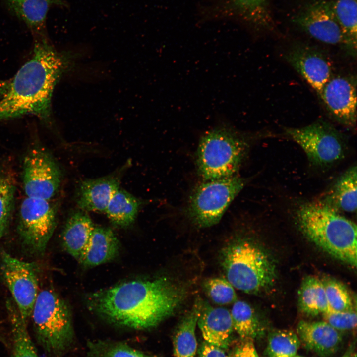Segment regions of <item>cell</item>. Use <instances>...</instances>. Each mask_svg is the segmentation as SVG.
Listing matches in <instances>:
<instances>
[{
	"mask_svg": "<svg viewBox=\"0 0 357 357\" xmlns=\"http://www.w3.org/2000/svg\"><path fill=\"white\" fill-rule=\"evenodd\" d=\"M186 296L182 287L166 277L120 283L89 295L87 305L114 324L144 330L173 314Z\"/></svg>",
	"mask_w": 357,
	"mask_h": 357,
	"instance_id": "obj_1",
	"label": "cell"
},
{
	"mask_svg": "<svg viewBox=\"0 0 357 357\" xmlns=\"http://www.w3.org/2000/svg\"><path fill=\"white\" fill-rule=\"evenodd\" d=\"M31 59L10 80L0 100V121L34 115L48 121L55 87L68 67V58L58 53L45 35L36 36Z\"/></svg>",
	"mask_w": 357,
	"mask_h": 357,
	"instance_id": "obj_2",
	"label": "cell"
},
{
	"mask_svg": "<svg viewBox=\"0 0 357 357\" xmlns=\"http://www.w3.org/2000/svg\"><path fill=\"white\" fill-rule=\"evenodd\" d=\"M295 219L302 233L332 256L357 265V226L320 200L303 202Z\"/></svg>",
	"mask_w": 357,
	"mask_h": 357,
	"instance_id": "obj_3",
	"label": "cell"
},
{
	"mask_svg": "<svg viewBox=\"0 0 357 357\" xmlns=\"http://www.w3.org/2000/svg\"><path fill=\"white\" fill-rule=\"evenodd\" d=\"M246 135L227 124L203 134L195 155L197 171L202 180L237 175L249 151Z\"/></svg>",
	"mask_w": 357,
	"mask_h": 357,
	"instance_id": "obj_4",
	"label": "cell"
},
{
	"mask_svg": "<svg viewBox=\"0 0 357 357\" xmlns=\"http://www.w3.org/2000/svg\"><path fill=\"white\" fill-rule=\"evenodd\" d=\"M221 262L228 282L245 293L266 289L276 277L275 266L268 256L247 240H238L226 247Z\"/></svg>",
	"mask_w": 357,
	"mask_h": 357,
	"instance_id": "obj_5",
	"label": "cell"
},
{
	"mask_svg": "<svg viewBox=\"0 0 357 357\" xmlns=\"http://www.w3.org/2000/svg\"><path fill=\"white\" fill-rule=\"evenodd\" d=\"M31 317L37 340L47 352L60 353L72 343L74 333L69 309L52 289L38 293Z\"/></svg>",
	"mask_w": 357,
	"mask_h": 357,
	"instance_id": "obj_6",
	"label": "cell"
},
{
	"mask_svg": "<svg viewBox=\"0 0 357 357\" xmlns=\"http://www.w3.org/2000/svg\"><path fill=\"white\" fill-rule=\"evenodd\" d=\"M248 182L238 175L202 180L191 191L184 211L193 223L207 227L217 223Z\"/></svg>",
	"mask_w": 357,
	"mask_h": 357,
	"instance_id": "obj_7",
	"label": "cell"
},
{
	"mask_svg": "<svg viewBox=\"0 0 357 357\" xmlns=\"http://www.w3.org/2000/svg\"><path fill=\"white\" fill-rule=\"evenodd\" d=\"M285 132L302 148L314 166L330 167L345 156V139L334 126L324 120H319L304 127L287 128Z\"/></svg>",
	"mask_w": 357,
	"mask_h": 357,
	"instance_id": "obj_8",
	"label": "cell"
},
{
	"mask_svg": "<svg viewBox=\"0 0 357 357\" xmlns=\"http://www.w3.org/2000/svg\"><path fill=\"white\" fill-rule=\"evenodd\" d=\"M56 212L49 200L27 197L21 203L18 231L25 248L43 255L56 227Z\"/></svg>",
	"mask_w": 357,
	"mask_h": 357,
	"instance_id": "obj_9",
	"label": "cell"
},
{
	"mask_svg": "<svg viewBox=\"0 0 357 357\" xmlns=\"http://www.w3.org/2000/svg\"><path fill=\"white\" fill-rule=\"evenodd\" d=\"M3 278L22 319L27 323L38 294V272L36 263L22 261L4 250L0 253Z\"/></svg>",
	"mask_w": 357,
	"mask_h": 357,
	"instance_id": "obj_10",
	"label": "cell"
},
{
	"mask_svg": "<svg viewBox=\"0 0 357 357\" xmlns=\"http://www.w3.org/2000/svg\"><path fill=\"white\" fill-rule=\"evenodd\" d=\"M60 171L52 156L43 148L35 147L26 155L23 183L28 197L49 200L58 191Z\"/></svg>",
	"mask_w": 357,
	"mask_h": 357,
	"instance_id": "obj_11",
	"label": "cell"
},
{
	"mask_svg": "<svg viewBox=\"0 0 357 357\" xmlns=\"http://www.w3.org/2000/svg\"><path fill=\"white\" fill-rule=\"evenodd\" d=\"M292 21L316 40L345 48L344 36L334 13L332 1L310 2L294 16Z\"/></svg>",
	"mask_w": 357,
	"mask_h": 357,
	"instance_id": "obj_12",
	"label": "cell"
},
{
	"mask_svg": "<svg viewBox=\"0 0 357 357\" xmlns=\"http://www.w3.org/2000/svg\"><path fill=\"white\" fill-rule=\"evenodd\" d=\"M286 60L316 92L323 88L333 75V64L321 50L312 45L297 43L285 54Z\"/></svg>",
	"mask_w": 357,
	"mask_h": 357,
	"instance_id": "obj_13",
	"label": "cell"
},
{
	"mask_svg": "<svg viewBox=\"0 0 357 357\" xmlns=\"http://www.w3.org/2000/svg\"><path fill=\"white\" fill-rule=\"evenodd\" d=\"M318 96L331 117L346 127L357 120V79L350 75H333Z\"/></svg>",
	"mask_w": 357,
	"mask_h": 357,
	"instance_id": "obj_14",
	"label": "cell"
},
{
	"mask_svg": "<svg viewBox=\"0 0 357 357\" xmlns=\"http://www.w3.org/2000/svg\"><path fill=\"white\" fill-rule=\"evenodd\" d=\"M119 173L82 181L77 194V204L80 210L104 212L114 193L119 188Z\"/></svg>",
	"mask_w": 357,
	"mask_h": 357,
	"instance_id": "obj_15",
	"label": "cell"
},
{
	"mask_svg": "<svg viewBox=\"0 0 357 357\" xmlns=\"http://www.w3.org/2000/svg\"><path fill=\"white\" fill-rule=\"evenodd\" d=\"M297 333L305 348L323 357L337 352L342 342L340 331L325 321L301 320L297 325Z\"/></svg>",
	"mask_w": 357,
	"mask_h": 357,
	"instance_id": "obj_16",
	"label": "cell"
},
{
	"mask_svg": "<svg viewBox=\"0 0 357 357\" xmlns=\"http://www.w3.org/2000/svg\"><path fill=\"white\" fill-rule=\"evenodd\" d=\"M197 325L205 342L224 350L228 348L234 329L228 309L202 302Z\"/></svg>",
	"mask_w": 357,
	"mask_h": 357,
	"instance_id": "obj_17",
	"label": "cell"
},
{
	"mask_svg": "<svg viewBox=\"0 0 357 357\" xmlns=\"http://www.w3.org/2000/svg\"><path fill=\"white\" fill-rule=\"evenodd\" d=\"M119 247V241L111 229L95 226L79 261L88 267L101 265L114 258Z\"/></svg>",
	"mask_w": 357,
	"mask_h": 357,
	"instance_id": "obj_18",
	"label": "cell"
},
{
	"mask_svg": "<svg viewBox=\"0 0 357 357\" xmlns=\"http://www.w3.org/2000/svg\"><path fill=\"white\" fill-rule=\"evenodd\" d=\"M319 200L340 213L356 212V166L351 167L342 174Z\"/></svg>",
	"mask_w": 357,
	"mask_h": 357,
	"instance_id": "obj_19",
	"label": "cell"
},
{
	"mask_svg": "<svg viewBox=\"0 0 357 357\" xmlns=\"http://www.w3.org/2000/svg\"><path fill=\"white\" fill-rule=\"evenodd\" d=\"M5 2L10 11L36 36L45 35L50 8L54 5H66L60 0H5Z\"/></svg>",
	"mask_w": 357,
	"mask_h": 357,
	"instance_id": "obj_20",
	"label": "cell"
},
{
	"mask_svg": "<svg viewBox=\"0 0 357 357\" xmlns=\"http://www.w3.org/2000/svg\"><path fill=\"white\" fill-rule=\"evenodd\" d=\"M95 226L86 212L73 213L67 219L62 233L65 250L79 260L88 244Z\"/></svg>",
	"mask_w": 357,
	"mask_h": 357,
	"instance_id": "obj_21",
	"label": "cell"
},
{
	"mask_svg": "<svg viewBox=\"0 0 357 357\" xmlns=\"http://www.w3.org/2000/svg\"><path fill=\"white\" fill-rule=\"evenodd\" d=\"M202 304L197 299L179 323L173 340L174 357H195L198 346L195 331Z\"/></svg>",
	"mask_w": 357,
	"mask_h": 357,
	"instance_id": "obj_22",
	"label": "cell"
},
{
	"mask_svg": "<svg viewBox=\"0 0 357 357\" xmlns=\"http://www.w3.org/2000/svg\"><path fill=\"white\" fill-rule=\"evenodd\" d=\"M298 305L302 312L310 316L329 311L323 282L314 276L305 278L298 292Z\"/></svg>",
	"mask_w": 357,
	"mask_h": 357,
	"instance_id": "obj_23",
	"label": "cell"
},
{
	"mask_svg": "<svg viewBox=\"0 0 357 357\" xmlns=\"http://www.w3.org/2000/svg\"><path fill=\"white\" fill-rule=\"evenodd\" d=\"M140 204L136 197L119 188L112 197L105 213L114 225L126 227L134 223Z\"/></svg>",
	"mask_w": 357,
	"mask_h": 357,
	"instance_id": "obj_24",
	"label": "cell"
},
{
	"mask_svg": "<svg viewBox=\"0 0 357 357\" xmlns=\"http://www.w3.org/2000/svg\"><path fill=\"white\" fill-rule=\"evenodd\" d=\"M6 308L11 325L13 341V357H39L22 319L13 299H8Z\"/></svg>",
	"mask_w": 357,
	"mask_h": 357,
	"instance_id": "obj_25",
	"label": "cell"
},
{
	"mask_svg": "<svg viewBox=\"0 0 357 357\" xmlns=\"http://www.w3.org/2000/svg\"><path fill=\"white\" fill-rule=\"evenodd\" d=\"M233 329L244 340L261 337L264 329L253 308L247 302L236 300L230 312Z\"/></svg>",
	"mask_w": 357,
	"mask_h": 357,
	"instance_id": "obj_26",
	"label": "cell"
},
{
	"mask_svg": "<svg viewBox=\"0 0 357 357\" xmlns=\"http://www.w3.org/2000/svg\"><path fill=\"white\" fill-rule=\"evenodd\" d=\"M334 13L345 40V49L356 56L357 39V0L332 1Z\"/></svg>",
	"mask_w": 357,
	"mask_h": 357,
	"instance_id": "obj_27",
	"label": "cell"
},
{
	"mask_svg": "<svg viewBox=\"0 0 357 357\" xmlns=\"http://www.w3.org/2000/svg\"><path fill=\"white\" fill-rule=\"evenodd\" d=\"M234 8L247 22L260 29L274 25L268 0H232Z\"/></svg>",
	"mask_w": 357,
	"mask_h": 357,
	"instance_id": "obj_28",
	"label": "cell"
},
{
	"mask_svg": "<svg viewBox=\"0 0 357 357\" xmlns=\"http://www.w3.org/2000/svg\"><path fill=\"white\" fill-rule=\"evenodd\" d=\"M301 345L298 335L286 329H276L268 335L264 354L266 357H292L296 355Z\"/></svg>",
	"mask_w": 357,
	"mask_h": 357,
	"instance_id": "obj_29",
	"label": "cell"
},
{
	"mask_svg": "<svg viewBox=\"0 0 357 357\" xmlns=\"http://www.w3.org/2000/svg\"><path fill=\"white\" fill-rule=\"evenodd\" d=\"M91 357H150L126 344L115 341L95 340L87 342Z\"/></svg>",
	"mask_w": 357,
	"mask_h": 357,
	"instance_id": "obj_30",
	"label": "cell"
},
{
	"mask_svg": "<svg viewBox=\"0 0 357 357\" xmlns=\"http://www.w3.org/2000/svg\"><path fill=\"white\" fill-rule=\"evenodd\" d=\"M322 282L330 310L345 311L353 310L351 298L344 285L334 279H327Z\"/></svg>",
	"mask_w": 357,
	"mask_h": 357,
	"instance_id": "obj_31",
	"label": "cell"
},
{
	"mask_svg": "<svg viewBox=\"0 0 357 357\" xmlns=\"http://www.w3.org/2000/svg\"><path fill=\"white\" fill-rule=\"evenodd\" d=\"M204 287L210 298L217 304H228L237 300L234 288L227 279L221 278L209 279L205 281Z\"/></svg>",
	"mask_w": 357,
	"mask_h": 357,
	"instance_id": "obj_32",
	"label": "cell"
},
{
	"mask_svg": "<svg viewBox=\"0 0 357 357\" xmlns=\"http://www.w3.org/2000/svg\"><path fill=\"white\" fill-rule=\"evenodd\" d=\"M14 186L9 179L0 181V240L10 219L14 202Z\"/></svg>",
	"mask_w": 357,
	"mask_h": 357,
	"instance_id": "obj_33",
	"label": "cell"
},
{
	"mask_svg": "<svg viewBox=\"0 0 357 357\" xmlns=\"http://www.w3.org/2000/svg\"><path fill=\"white\" fill-rule=\"evenodd\" d=\"M324 321L338 331L350 330L357 326V314L353 310L334 311L329 310L322 314Z\"/></svg>",
	"mask_w": 357,
	"mask_h": 357,
	"instance_id": "obj_34",
	"label": "cell"
},
{
	"mask_svg": "<svg viewBox=\"0 0 357 357\" xmlns=\"http://www.w3.org/2000/svg\"><path fill=\"white\" fill-rule=\"evenodd\" d=\"M198 357H229L226 354L224 349L204 341L199 348Z\"/></svg>",
	"mask_w": 357,
	"mask_h": 357,
	"instance_id": "obj_35",
	"label": "cell"
},
{
	"mask_svg": "<svg viewBox=\"0 0 357 357\" xmlns=\"http://www.w3.org/2000/svg\"><path fill=\"white\" fill-rule=\"evenodd\" d=\"M236 350L234 354L236 357H259L252 340H244Z\"/></svg>",
	"mask_w": 357,
	"mask_h": 357,
	"instance_id": "obj_36",
	"label": "cell"
},
{
	"mask_svg": "<svg viewBox=\"0 0 357 357\" xmlns=\"http://www.w3.org/2000/svg\"><path fill=\"white\" fill-rule=\"evenodd\" d=\"M10 80H0V98L2 97L8 90L10 84Z\"/></svg>",
	"mask_w": 357,
	"mask_h": 357,
	"instance_id": "obj_37",
	"label": "cell"
},
{
	"mask_svg": "<svg viewBox=\"0 0 357 357\" xmlns=\"http://www.w3.org/2000/svg\"><path fill=\"white\" fill-rule=\"evenodd\" d=\"M340 357H356L354 347H350L347 351Z\"/></svg>",
	"mask_w": 357,
	"mask_h": 357,
	"instance_id": "obj_38",
	"label": "cell"
},
{
	"mask_svg": "<svg viewBox=\"0 0 357 357\" xmlns=\"http://www.w3.org/2000/svg\"><path fill=\"white\" fill-rule=\"evenodd\" d=\"M292 357H306L300 356V355H298L296 354V355H295Z\"/></svg>",
	"mask_w": 357,
	"mask_h": 357,
	"instance_id": "obj_39",
	"label": "cell"
},
{
	"mask_svg": "<svg viewBox=\"0 0 357 357\" xmlns=\"http://www.w3.org/2000/svg\"><path fill=\"white\" fill-rule=\"evenodd\" d=\"M236 357L235 355V354H234L233 355H231L230 357Z\"/></svg>",
	"mask_w": 357,
	"mask_h": 357,
	"instance_id": "obj_40",
	"label": "cell"
},
{
	"mask_svg": "<svg viewBox=\"0 0 357 357\" xmlns=\"http://www.w3.org/2000/svg\"></svg>",
	"mask_w": 357,
	"mask_h": 357,
	"instance_id": "obj_41",
	"label": "cell"
}]
</instances>
